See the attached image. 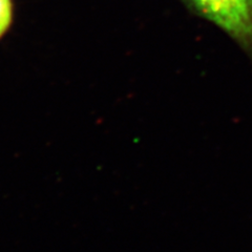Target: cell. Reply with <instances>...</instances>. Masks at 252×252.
<instances>
[{
  "mask_svg": "<svg viewBox=\"0 0 252 252\" xmlns=\"http://www.w3.org/2000/svg\"><path fill=\"white\" fill-rule=\"evenodd\" d=\"M201 17L223 30L252 60V0H184Z\"/></svg>",
  "mask_w": 252,
  "mask_h": 252,
  "instance_id": "1",
  "label": "cell"
},
{
  "mask_svg": "<svg viewBox=\"0 0 252 252\" xmlns=\"http://www.w3.org/2000/svg\"><path fill=\"white\" fill-rule=\"evenodd\" d=\"M13 7L11 0H0V37H1L12 22Z\"/></svg>",
  "mask_w": 252,
  "mask_h": 252,
  "instance_id": "2",
  "label": "cell"
}]
</instances>
